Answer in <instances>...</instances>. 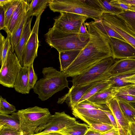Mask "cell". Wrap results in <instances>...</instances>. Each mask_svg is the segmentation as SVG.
<instances>
[{
    "mask_svg": "<svg viewBox=\"0 0 135 135\" xmlns=\"http://www.w3.org/2000/svg\"><path fill=\"white\" fill-rule=\"evenodd\" d=\"M13 88L17 92L22 94H28L31 89L28 78V67L21 66L14 82Z\"/></svg>",
    "mask_w": 135,
    "mask_h": 135,
    "instance_id": "cell-18",
    "label": "cell"
},
{
    "mask_svg": "<svg viewBox=\"0 0 135 135\" xmlns=\"http://www.w3.org/2000/svg\"><path fill=\"white\" fill-rule=\"evenodd\" d=\"M103 110L107 116L112 124L114 128H118L116 121L115 117L111 111L106 104L104 105Z\"/></svg>",
    "mask_w": 135,
    "mask_h": 135,
    "instance_id": "cell-40",
    "label": "cell"
},
{
    "mask_svg": "<svg viewBox=\"0 0 135 135\" xmlns=\"http://www.w3.org/2000/svg\"><path fill=\"white\" fill-rule=\"evenodd\" d=\"M135 71V58H128L115 61L108 71L110 76Z\"/></svg>",
    "mask_w": 135,
    "mask_h": 135,
    "instance_id": "cell-16",
    "label": "cell"
},
{
    "mask_svg": "<svg viewBox=\"0 0 135 135\" xmlns=\"http://www.w3.org/2000/svg\"><path fill=\"white\" fill-rule=\"evenodd\" d=\"M118 92V88L110 86L94 94L86 100L97 105L106 104Z\"/></svg>",
    "mask_w": 135,
    "mask_h": 135,
    "instance_id": "cell-20",
    "label": "cell"
},
{
    "mask_svg": "<svg viewBox=\"0 0 135 135\" xmlns=\"http://www.w3.org/2000/svg\"><path fill=\"white\" fill-rule=\"evenodd\" d=\"M16 111L15 107L10 104L5 99L0 97V114H11Z\"/></svg>",
    "mask_w": 135,
    "mask_h": 135,
    "instance_id": "cell-32",
    "label": "cell"
},
{
    "mask_svg": "<svg viewBox=\"0 0 135 135\" xmlns=\"http://www.w3.org/2000/svg\"><path fill=\"white\" fill-rule=\"evenodd\" d=\"M100 20L119 34L126 41L135 48V33L117 15L103 13Z\"/></svg>",
    "mask_w": 135,
    "mask_h": 135,
    "instance_id": "cell-9",
    "label": "cell"
},
{
    "mask_svg": "<svg viewBox=\"0 0 135 135\" xmlns=\"http://www.w3.org/2000/svg\"><path fill=\"white\" fill-rule=\"evenodd\" d=\"M129 103L135 109V103Z\"/></svg>",
    "mask_w": 135,
    "mask_h": 135,
    "instance_id": "cell-51",
    "label": "cell"
},
{
    "mask_svg": "<svg viewBox=\"0 0 135 135\" xmlns=\"http://www.w3.org/2000/svg\"><path fill=\"white\" fill-rule=\"evenodd\" d=\"M117 15L121 17L130 28L135 33V11H123V12Z\"/></svg>",
    "mask_w": 135,
    "mask_h": 135,
    "instance_id": "cell-30",
    "label": "cell"
},
{
    "mask_svg": "<svg viewBox=\"0 0 135 135\" xmlns=\"http://www.w3.org/2000/svg\"><path fill=\"white\" fill-rule=\"evenodd\" d=\"M32 17L28 18L25 25L19 41L14 49V52L17 57L21 66H23L22 53L24 47L31 35V24Z\"/></svg>",
    "mask_w": 135,
    "mask_h": 135,
    "instance_id": "cell-19",
    "label": "cell"
},
{
    "mask_svg": "<svg viewBox=\"0 0 135 135\" xmlns=\"http://www.w3.org/2000/svg\"><path fill=\"white\" fill-rule=\"evenodd\" d=\"M33 135H65L59 132H49L40 134H35Z\"/></svg>",
    "mask_w": 135,
    "mask_h": 135,
    "instance_id": "cell-49",
    "label": "cell"
},
{
    "mask_svg": "<svg viewBox=\"0 0 135 135\" xmlns=\"http://www.w3.org/2000/svg\"><path fill=\"white\" fill-rule=\"evenodd\" d=\"M73 114L87 123L88 125L96 123L112 124L103 110L97 109L72 108Z\"/></svg>",
    "mask_w": 135,
    "mask_h": 135,
    "instance_id": "cell-12",
    "label": "cell"
},
{
    "mask_svg": "<svg viewBox=\"0 0 135 135\" xmlns=\"http://www.w3.org/2000/svg\"><path fill=\"white\" fill-rule=\"evenodd\" d=\"M45 36L46 43L51 48L56 49L59 53L72 50H81L88 42L81 41L78 33L64 32L53 27L49 29Z\"/></svg>",
    "mask_w": 135,
    "mask_h": 135,
    "instance_id": "cell-5",
    "label": "cell"
},
{
    "mask_svg": "<svg viewBox=\"0 0 135 135\" xmlns=\"http://www.w3.org/2000/svg\"><path fill=\"white\" fill-rule=\"evenodd\" d=\"M85 24L90 37L87 44L66 69L72 77L81 74L102 60L112 57L109 36L99 29L94 21Z\"/></svg>",
    "mask_w": 135,
    "mask_h": 135,
    "instance_id": "cell-1",
    "label": "cell"
},
{
    "mask_svg": "<svg viewBox=\"0 0 135 135\" xmlns=\"http://www.w3.org/2000/svg\"><path fill=\"white\" fill-rule=\"evenodd\" d=\"M75 118L64 111L51 114L34 132L35 134H40L54 132H60L70 124L76 122Z\"/></svg>",
    "mask_w": 135,
    "mask_h": 135,
    "instance_id": "cell-8",
    "label": "cell"
},
{
    "mask_svg": "<svg viewBox=\"0 0 135 135\" xmlns=\"http://www.w3.org/2000/svg\"><path fill=\"white\" fill-rule=\"evenodd\" d=\"M50 10L54 12H69L86 16L94 21L100 20L103 9L98 0H49Z\"/></svg>",
    "mask_w": 135,
    "mask_h": 135,
    "instance_id": "cell-2",
    "label": "cell"
},
{
    "mask_svg": "<svg viewBox=\"0 0 135 135\" xmlns=\"http://www.w3.org/2000/svg\"><path fill=\"white\" fill-rule=\"evenodd\" d=\"M110 86L111 84L108 79L101 81L88 91L79 100L78 104L86 100L94 94Z\"/></svg>",
    "mask_w": 135,
    "mask_h": 135,
    "instance_id": "cell-26",
    "label": "cell"
},
{
    "mask_svg": "<svg viewBox=\"0 0 135 135\" xmlns=\"http://www.w3.org/2000/svg\"><path fill=\"white\" fill-rule=\"evenodd\" d=\"M11 128L20 132L19 119L17 112L11 115L0 114V127Z\"/></svg>",
    "mask_w": 135,
    "mask_h": 135,
    "instance_id": "cell-22",
    "label": "cell"
},
{
    "mask_svg": "<svg viewBox=\"0 0 135 135\" xmlns=\"http://www.w3.org/2000/svg\"><path fill=\"white\" fill-rule=\"evenodd\" d=\"M42 14L36 17L31 35L23 49L22 53L23 66L28 67L33 64L35 59L37 57L39 45L38 31L40 19Z\"/></svg>",
    "mask_w": 135,
    "mask_h": 135,
    "instance_id": "cell-11",
    "label": "cell"
},
{
    "mask_svg": "<svg viewBox=\"0 0 135 135\" xmlns=\"http://www.w3.org/2000/svg\"><path fill=\"white\" fill-rule=\"evenodd\" d=\"M0 135H21L20 132L11 128L0 127Z\"/></svg>",
    "mask_w": 135,
    "mask_h": 135,
    "instance_id": "cell-39",
    "label": "cell"
},
{
    "mask_svg": "<svg viewBox=\"0 0 135 135\" xmlns=\"http://www.w3.org/2000/svg\"><path fill=\"white\" fill-rule=\"evenodd\" d=\"M116 97L125 116L129 122L135 123V109L129 102L122 99Z\"/></svg>",
    "mask_w": 135,
    "mask_h": 135,
    "instance_id": "cell-27",
    "label": "cell"
},
{
    "mask_svg": "<svg viewBox=\"0 0 135 135\" xmlns=\"http://www.w3.org/2000/svg\"><path fill=\"white\" fill-rule=\"evenodd\" d=\"M89 126L90 128L102 133L106 132L114 128L112 124L102 123H93Z\"/></svg>",
    "mask_w": 135,
    "mask_h": 135,
    "instance_id": "cell-33",
    "label": "cell"
},
{
    "mask_svg": "<svg viewBox=\"0 0 135 135\" xmlns=\"http://www.w3.org/2000/svg\"><path fill=\"white\" fill-rule=\"evenodd\" d=\"M21 66L16 54L10 47L0 70V84L8 88H13L15 81Z\"/></svg>",
    "mask_w": 135,
    "mask_h": 135,
    "instance_id": "cell-7",
    "label": "cell"
},
{
    "mask_svg": "<svg viewBox=\"0 0 135 135\" xmlns=\"http://www.w3.org/2000/svg\"><path fill=\"white\" fill-rule=\"evenodd\" d=\"M115 61L112 57L102 60L81 74L74 77L71 81L72 86L108 79L110 77L108 71Z\"/></svg>",
    "mask_w": 135,
    "mask_h": 135,
    "instance_id": "cell-6",
    "label": "cell"
},
{
    "mask_svg": "<svg viewBox=\"0 0 135 135\" xmlns=\"http://www.w3.org/2000/svg\"><path fill=\"white\" fill-rule=\"evenodd\" d=\"M43 77L36 83L33 89L42 101H45L65 87L69 88L67 76L52 67L43 68Z\"/></svg>",
    "mask_w": 135,
    "mask_h": 135,
    "instance_id": "cell-3",
    "label": "cell"
},
{
    "mask_svg": "<svg viewBox=\"0 0 135 135\" xmlns=\"http://www.w3.org/2000/svg\"><path fill=\"white\" fill-rule=\"evenodd\" d=\"M28 78L30 89H33L38 80L37 76L34 70L33 64L28 67Z\"/></svg>",
    "mask_w": 135,
    "mask_h": 135,
    "instance_id": "cell-36",
    "label": "cell"
},
{
    "mask_svg": "<svg viewBox=\"0 0 135 135\" xmlns=\"http://www.w3.org/2000/svg\"><path fill=\"white\" fill-rule=\"evenodd\" d=\"M78 36L80 40L83 42L88 41L90 36L87 29L85 22H83L81 26Z\"/></svg>",
    "mask_w": 135,
    "mask_h": 135,
    "instance_id": "cell-37",
    "label": "cell"
},
{
    "mask_svg": "<svg viewBox=\"0 0 135 135\" xmlns=\"http://www.w3.org/2000/svg\"><path fill=\"white\" fill-rule=\"evenodd\" d=\"M119 2L128 5L131 11H135V0H117Z\"/></svg>",
    "mask_w": 135,
    "mask_h": 135,
    "instance_id": "cell-43",
    "label": "cell"
},
{
    "mask_svg": "<svg viewBox=\"0 0 135 135\" xmlns=\"http://www.w3.org/2000/svg\"><path fill=\"white\" fill-rule=\"evenodd\" d=\"M129 103H135V96L128 94H122L116 96Z\"/></svg>",
    "mask_w": 135,
    "mask_h": 135,
    "instance_id": "cell-42",
    "label": "cell"
},
{
    "mask_svg": "<svg viewBox=\"0 0 135 135\" xmlns=\"http://www.w3.org/2000/svg\"><path fill=\"white\" fill-rule=\"evenodd\" d=\"M29 5L27 1L20 0L11 16L8 28L5 31L7 35L10 36L12 35L20 21L27 11Z\"/></svg>",
    "mask_w": 135,
    "mask_h": 135,
    "instance_id": "cell-17",
    "label": "cell"
},
{
    "mask_svg": "<svg viewBox=\"0 0 135 135\" xmlns=\"http://www.w3.org/2000/svg\"><path fill=\"white\" fill-rule=\"evenodd\" d=\"M21 135H33L36 129L51 114L48 108L37 106L18 110Z\"/></svg>",
    "mask_w": 135,
    "mask_h": 135,
    "instance_id": "cell-4",
    "label": "cell"
},
{
    "mask_svg": "<svg viewBox=\"0 0 135 135\" xmlns=\"http://www.w3.org/2000/svg\"><path fill=\"white\" fill-rule=\"evenodd\" d=\"M27 12L25 14L16 26L10 37L11 49L13 52L18 44L24 26L28 18Z\"/></svg>",
    "mask_w": 135,
    "mask_h": 135,
    "instance_id": "cell-25",
    "label": "cell"
},
{
    "mask_svg": "<svg viewBox=\"0 0 135 135\" xmlns=\"http://www.w3.org/2000/svg\"><path fill=\"white\" fill-rule=\"evenodd\" d=\"M118 92L115 96L128 94L135 96V86H128L118 88Z\"/></svg>",
    "mask_w": 135,
    "mask_h": 135,
    "instance_id": "cell-38",
    "label": "cell"
},
{
    "mask_svg": "<svg viewBox=\"0 0 135 135\" xmlns=\"http://www.w3.org/2000/svg\"><path fill=\"white\" fill-rule=\"evenodd\" d=\"M89 128V125L85 123H79L76 121L59 132L65 135H84Z\"/></svg>",
    "mask_w": 135,
    "mask_h": 135,
    "instance_id": "cell-24",
    "label": "cell"
},
{
    "mask_svg": "<svg viewBox=\"0 0 135 135\" xmlns=\"http://www.w3.org/2000/svg\"><path fill=\"white\" fill-rule=\"evenodd\" d=\"M81 50H75L61 52L59 53L60 71H65L76 58Z\"/></svg>",
    "mask_w": 135,
    "mask_h": 135,
    "instance_id": "cell-21",
    "label": "cell"
},
{
    "mask_svg": "<svg viewBox=\"0 0 135 135\" xmlns=\"http://www.w3.org/2000/svg\"><path fill=\"white\" fill-rule=\"evenodd\" d=\"M10 36L7 35L6 38L2 52L0 54V62L1 66L4 63L6 57L9 50L11 47L10 41Z\"/></svg>",
    "mask_w": 135,
    "mask_h": 135,
    "instance_id": "cell-35",
    "label": "cell"
},
{
    "mask_svg": "<svg viewBox=\"0 0 135 135\" xmlns=\"http://www.w3.org/2000/svg\"></svg>",
    "mask_w": 135,
    "mask_h": 135,
    "instance_id": "cell-52",
    "label": "cell"
},
{
    "mask_svg": "<svg viewBox=\"0 0 135 135\" xmlns=\"http://www.w3.org/2000/svg\"><path fill=\"white\" fill-rule=\"evenodd\" d=\"M104 133L96 131L89 128L84 135H102Z\"/></svg>",
    "mask_w": 135,
    "mask_h": 135,
    "instance_id": "cell-47",
    "label": "cell"
},
{
    "mask_svg": "<svg viewBox=\"0 0 135 135\" xmlns=\"http://www.w3.org/2000/svg\"><path fill=\"white\" fill-rule=\"evenodd\" d=\"M127 80V82L131 85V86H135V71L132 72L128 76Z\"/></svg>",
    "mask_w": 135,
    "mask_h": 135,
    "instance_id": "cell-44",
    "label": "cell"
},
{
    "mask_svg": "<svg viewBox=\"0 0 135 135\" xmlns=\"http://www.w3.org/2000/svg\"><path fill=\"white\" fill-rule=\"evenodd\" d=\"M98 1L103 9V13L118 15L123 10L118 8L110 3V0H99Z\"/></svg>",
    "mask_w": 135,
    "mask_h": 135,
    "instance_id": "cell-31",
    "label": "cell"
},
{
    "mask_svg": "<svg viewBox=\"0 0 135 135\" xmlns=\"http://www.w3.org/2000/svg\"><path fill=\"white\" fill-rule=\"evenodd\" d=\"M128 134L129 135H135V123L129 122Z\"/></svg>",
    "mask_w": 135,
    "mask_h": 135,
    "instance_id": "cell-46",
    "label": "cell"
},
{
    "mask_svg": "<svg viewBox=\"0 0 135 135\" xmlns=\"http://www.w3.org/2000/svg\"><path fill=\"white\" fill-rule=\"evenodd\" d=\"M102 135H120L118 128H114L113 129L104 133Z\"/></svg>",
    "mask_w": 135,
    "mask_h": 135,
    "instance_id": "cell-45",
    "label": "cell"
},
{
    "mask_svg": "<svg viewBox=\"0 0 135 135\" xmlns=\"http://www.w3.org/2000/svg\"><path fill=\"white\" fill-rule=\"evenodd\" d=\"M104 105H99L96 104L86 100H85L79 103L71 108H76L83 109H97L103 110Z\"/></svg>",
    "mask_w": 135,
    "mask_h": 135,
    "instance_id": "cell-34",
    "label": "cell"
},
{
    "mask_svg": "<svg viewBox=\"0 0 135 135\" xmlns=\"http://www.w3.org/2000/svg\"><path fill=\"white\" fill-rule=\"evenodd\" d=\"M101 81H96L82 85L72 86L67 93L59 98L57 103L62 104L68 101L71 107H73L78 104L79 100L88 91Z\"/></svg>",
    "mask_w": 135,
    "mask_h": 135,
    "instance_id": "cell-14",
    "label": "cell"
},
{
    "mask_svg": "<svg viewBox=\"0 0 135 135\" xmlns=\"http://www.w3.org/2000/svg\"><path fill=\"white\" fill-rule=\"evenodd\" d=\"M108 42L112 54L115 60L135 58V48L126 41L112 37L108 38Z\"/></svg>",
    "mask_w": 135,
    "mask_h": 135,
    "instance_id": "cell-13",
    "label": "cell"
},
{
    "mask_svg": "<svg viewBox=\"0 0 135 135\" xmlns=\"http://www.w3.org/2000/svg\"><path fill=\"white\" fill-rule=\"evenodd\" d=\"M55 20L53 27L61 32L79 33L82 23L88 18L82 15L69 12H60Z\"/></svg>",
    "mask_w": 135,
    "mask_h": 135,
    "instance_id": "cell-10",
    "label": "cell"
},
{
    "mask_svg": "<svg viewBox=\"0 0 135 135\" xmlns=\"http://www.w3.org/2000/svg\"><path fill=\"white\" fill-rule=\"evenodd\" d=\"M132 72L110 76L108 79L110 84L111 86L119 88L131 86V85L127 82V78Z\"/></svg>",
    "mask_w": 135,
    "mask_h": 135,
    "instance_id": "cell-28",
    "label": "cell"
},
{
    "mask_svg": "<svg viewBox=\"0 0 135 135\" xmlns=\"http://www.w3.org/2000/svg\"><path fill=\"white\" fill-rule=\"evenodd\" d=\"M49 0H32L29 4L27 13L28 18L38 16L42 13L48 4Z\"/></svg>",
    "mask_w": 135,
    "mask_h": 135,
    "instance_id": "cell-23",
    "label": "cell"
},
{
    "mask_svg": "<svg viewBox=\"0 0 135 135\" xmlns=\"http://www.w3.org/2000/svg\"><path fill=\"white\" fill-rule=\"evenodd\" d=\"M5 39L6 38H5L4 36L1 33L0 34V54L2 52Z\"/></svg>",
    "mask_w": 135,
    "mask_h": 135,
    "instance_id": "cell-48",
    "label": "cell"
},
{
    "mask_svg": "<svg viewBox=\"0 0 135 135\" xmlns=\"http://www.w3.org/2000/svg\"><path fill=\"white\" fill-rule=\"evenodd\" d=\"M5 11L3 7L0 6V30H4V28Z\"/></svg>",
    "mask_w": 135,
    "mask_h": 135,
    "instance_id": "cell-41",
    "label": "cell"
},
{
    "mask_svg": "<svg viewBox=\"0 0 135 135\" xmlns=\"http://www.w3.org/2000/svg\"><path fill=\"white\" fill-rule=\"evenodd\" d=\"M113 115L120 135H129V122L124 115L117 98L115 97L106 104Z\"/></svg>",
    "mask_w": 135,
    "mask_h": 135,
    "instance_id": "cell-15",
    "label": "cell"
},
{
    "mask_svg": "<svg viewBox=\"0 0 135 135\" xmlns=\"http://www.w3.org/2000/svg\"><path fill=\"white\" fill-rule=\"evenodd\" d=\"M20 1V0H11L9 2L2 6L5 11L4 28V29L5 31L8 28L11 16Z\"/></svg>",
    "mask_w": 135,
    "mask_h": 135,
    "instance_id": "cell-29",
    "label": "cell"
},
{
    "mask_svg": "<svg viewBox=\"0 0 135 135\" xmlns=\"http://www.w3.org/2000/svg\"><path fill=\"white\" fill-rule=\"evenodd\" d=\"M11 0H0V6H3V5L11 1Z\"/></svg>",
    "mask_w": 135,
    "mask_h": 135,
    "instance_id": "cell-50",
    "label": "cell"
}]
</instances>
